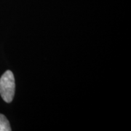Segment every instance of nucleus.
<instances>
[{"instance_id":"f03ea898","label":"nucleus","mask_w":131,"mask_h":131,"mask_svg":"<svg viewBox=\"0 0 131 131\" xmlns=\"http://www.w3.org/2000/svg\"><path fill=\"white\" fill-rule=\"evenodd\" d=\"M8 119L5 115L0 114V131H11Z\"/></svg>"},{"instance_id":"f257e3e1","label":"nucleus","mask_w":131,"mask_h":131,"mask_svg":"<svg viewBox=\"0 0 131 131\" xmlns=\"http://www.w3.org/2000/svg\"><path fill=\"white\" fill-rule=\"evenodd\" d=\"M15 90V82L13 73L6 71L0 78V95L6 103H11Z\"/></svg>"}]
</instances>
